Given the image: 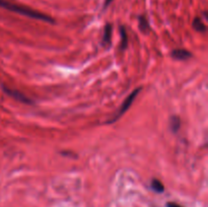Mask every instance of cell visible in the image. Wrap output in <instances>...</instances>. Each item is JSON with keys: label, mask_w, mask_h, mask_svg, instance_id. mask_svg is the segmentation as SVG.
Listing matches in <instances>:
<instances>
[{"label": "cell", "mask_w": 208, "mask_h": 207, "mask_svg": "<svg viewBox=\"0 0 208 207\" xmlns=\"http://www.w3.org/2000/svg\"><path fill=\"white\" fill-rule=\"evenodd\" d=\"M0 7L5 8L9 11H12V12L21 14V16H25L31 17V18H35V20H43L46 22H51V24L54 22V20L49 16H47V14L42 13L40 11H37L33 8H29V7H26L24 5H18V4H16V3L9 2V1H7V0H0Z\"/></svg>", "instance_id": "obj_1"}, {"label": "cell", "mask_w": 208, "mask_h": 207, "mask_svg": "<svg viewBox=\"0 0 208 207\" xmlns=\"http://www.w3.org/2000/svg\"><path fill=\"white\" fill-rule=\"evenodd\" d=\"M141 92V88H137L136 89H134L133 92H132L129 96H128L126 99L124 100V101H123V104L121 105V107H120V109L118 111H117V113L116 114L113 116V117L111 118L108 121V123H114V122H116V121H118V120L122 117V116L126 113L128 110H129V108L131 107V105L133 104V101H134V100L136 99V97H137V95L139 92Z\"/></svg>", "instance_id": "obj_2"}, {"label": "cell", "mask_w": 208, "mask_h": 207, "mask_svg": "<svg viewBox=\"0 0 208 207\" xmlns=\"http://www.w3.org/2000/svg\"><path fill=\"white\" fill-rule=\"evenodd\" d=\"M3 90H4V92H6L9 97H13L14 100L20 101V103H22V104H26V105H32L33 104V101L31 99H29L25 95L21 93L20 92H18V90H16V89L9 88H7V86L3 85Z\"/></svg>", "instance_id": "obj_3"}, {"label": "cell", "mask_w": 208, "mask_h": 207, "mask_svg": "<svg viewBox=\"0 0 208 207\" xmlns=\"http://www.w3.org/2000/svg\"><path fill=\"white\" fill-rule=\"evenodd\" d=\"M172 56L177 60H187L192 57V54L185 49H176L172 52Z\"/></svg>", "instance_id": "obj_4"}, {"label": "cell", "mask_w": 208, "mask_h": 207, "mask_svg": "<svg viewBox=\"0 0 208 207\" xmlns=\"http://www.w3.org/2000/svg\"><path fill=\"white\" fill-rule=\"evenodd\" d=\"M111 39H112V25L107 24L104 29V36H103V44L105 46L111 44Z\"/></svg>", "instance_id": "obj_5"}, {"label": "cell", "mask_w": 208, "mask_h": 207, "mask_svg": "<svg viewBox=\"0 0 208 207\" xmlns=\"http://www.w3.org/2000/svg\"><path fill=\"white\" fill-rule=\"evenodd\" d=\"M170 127H171V129L174 133L178 132V130L180 129L181 127V120L179 117H177V116H173L170 120Z\"/></svg>", "instance_id": "obj_6"}, {"label": "cell", "mask_w": 208, "mask_h": 207, "mask_svg": "<svg viewBox=\"0 0 208 207\" xmlns=\"http://www.w3.org/2000/svg\"><path fill=\"white\" fill-rule=\"evenodd\" d=\"M120 34H121V50H125L128 46V36H127V31L125 29L124 27H121Z\"/></svg>", "instance_id": "obj_7"}, {"label": "cell", "mask_w": 208, "mask_h": 207, "mask_svg": "<svg viewBox=\"0 0 208 207\" xmlns=\"http://www.w3.org/2000/svg\"><path fill=\"white\" fill-rule=\"evenodd\" d=\"M151 188H152L153 191L157 192V193H162L165 190V187L162 185V183L160 180H156V179H153L151 181Z\"/></svg>", "instance_id": "obj_8"}, {"label": "cell", "mask_w": 208, "mask_h": 207, "mask_svg": "<svg viewBox=\"0 0 208 207\" xmlns=\"http://www.w3.org/2000/svg\"><path fill=\"white\" fill-rule=\"evenodd\" d=\"M139 28H140L142 33H147L149 31V25L144 16H139Z\"/></svg>", "instance_id": "obj_9"}, {"label": "cell", "mask_w": 208, "mask_h": 207, "mask_svg": "<svg viewBox=\"0 0 208 207\" xmlns=\"http://www.w3.org/2000/svg\"><path fill=\"white\" fill-rule=\"evenodd\" d=\"M193 28H194L197 32H205V29H206L205 25L203 24L201 18H199V17H196L194 21H193Z\"/></svg>", "instance_id": "obj_10"}, {"label": "cell", "mask_w": 208, "mask_h": 207, "mask_svg": "<svg viewBox=\"0 0 208 207\" xmlns=\"http://www.w3.org/2000/svg\"><path fill=\"white\" fill-rule=\"evenodd\" d=\"M113 0H105V3H104V8H107V7L111 4V2Z\"/></svg>", "instance_id": "obj_11"}, {"label": "cell", "mask_w": 208, "mask_h": 207, "mask_svg": "<svg viewBox=\"0 0 208 207\" xmlns=\"http://www.w3.org/2000/svg\"><path fill=\"white\" fill-rule=\"evenodd\" d=\"M166 207H181L180 205L176 204V203H173V202H170L166 204Z\"/></svg>", "instance_id": "obj_12"}]
</instances>
